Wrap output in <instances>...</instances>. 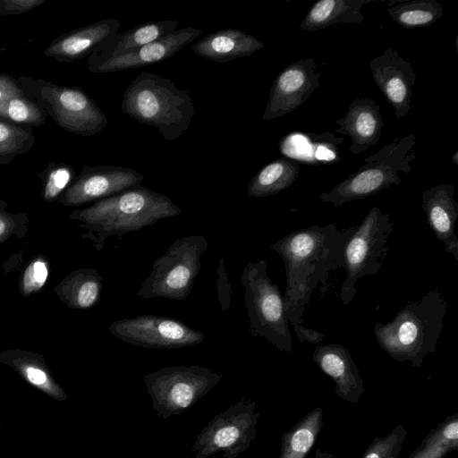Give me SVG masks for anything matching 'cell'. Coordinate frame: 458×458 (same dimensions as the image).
Returning <instances> with one entry per match:
<instances>
[{
    "label": "cell",
    "instance_id": "cell-34",
    "mask_svg": "<svg viewBox=\"0 0 458 458\" xmlns=\"http://www.w3.org/2000/svg\"><path fill=\"white\" fill-rule=\"evenodd\" d=\"M8 204L0 199V244L11 238L21 240L30 227V216L26 212L13 213L7 210Z\"/></svg>",
    "mask_w": 458,
    "mask_h": 458
},
{
    "label": "cell",
    "instance_id": "cell-18",
    "mask_svg": "<svg viewBox=\"0 0 458 458\" xmlns=\"http://www.w3.org/2000/svg\"><path fill=\"white\" fill-rule=\"evenodd\" d=\"M455 186L450 183L436 185L422 192V209L427 222L445 251L458 261V237L454 233L458 218V202L454 199Z\"/></svg>",
    "mask_w": 458,
    "mask_h": 458
},
{
    "label": "cell",
    "instance_id": "cell-40",
    "mask_svg": "<svg viewBox=\"0 0 458 458\" xmlns=\"http://www.w3.org/2000/svg\"><path fill=\"white\" fill-rule=\"evenodd\" d=\"M451 160L455 165H458V150H455L454 152V154L451 157Z\"/></svg>",
    "mask_w": 458,
    "mask_h": 458
},
{
    "label": "cell",
    "instance_id": "cell-35",
    "mask_svg": "<svg viewBox=\"0 0 458 458\" xmlns=\"http://www.w3.org/2000/svg\"><path fill=\"white\" fill-rule=\"evenodd\" d=\"M217 282H216V291H217V299L220 304V309L222 312H225L229 307L231 306L232 297H233V289L231 283L228 278V273L225 267V261L223 258L219 260V265L217 267Z\"/></svg>",
    "mask_w": 458,
    "mask_h": 458
},
{
    "label": "cell",
    "instance_id": "cell-21",
    "mask_svg": "<svg viewBox=\"0 0 458 458\" xmlns=\"http://www.w3.org/2000/svg\"><path fill=\"white\" fill-rule=\"evenodd\" d=\"M264 43L251 34L237 29H223L208 34L191 48L200 57L219 62L248 56L264 47Z\"/></svg>",
    "mask_w": 458,
    "mask_h": 458
},
{
    "label": "cell",
    "instance_id": "cell-16",
    "mask_svg": "<svg viewBox=\"0 0 458 458\" xmlns=\"http://www.w3.org/2000/svg\"><path fill=\"white\" fill-rule=\"evenodd\" d=\"M202 30L194 27L177 29L170 35L134 50L106 58H91L89 71L98 73L120 72L154 64L178 53Z\"/></svg>",
    "mask_w": 458,
    "mask_h": 458
},
{
    "label": "cell",
    "instance_id": "cell-36",
    "mask_svg": "<svg viewBox=\"0 0 458 458\" xmlns=\"http://www.w3.org/2000/svg\"><path fill=\"white\" fill-rule=\"evenodd\" d=\"M47 0H0V15H18L39 6Z\"/></svg>",
    "mask_w": 458,
    "mask_h": 458
},
{
    "label": "cell",
    "instance_id": "cell-1",
    "mask_svg": "<svg viewBox=\"0 0 458 458\" xmlns=\"http://www.w3.org/2000/svg\"><path fill=\"white\" fill-rule=\"evenodd\" d=\"M355 228L340 229L335 224L311 225L293 231L270 246L284 264V314L301 343L318 344L324 338L323 333L304 327L305 306L318 287L327 289L330 273L344 267V247Z\"/></svg>",
    "mask_w": 458,
    "mask_h": 458
},
{
    "label": "cell",
    "instance_id": "cell-5",
    "mask_svg": "<svg viewBox=\"0 0 458 458\" xmlns=\"http://www.w3.org/2000/svg\"><path fill=\"white\" fill-rule=\"evenodd\" d=\"M416 137L409 134L399 137L365 158L363 165L330 191L322 192L319 199L340 207L347 202L375 195L402 182L400 173L411 171L415 160Z\"/></svg>",
    "mask_w": 458,
    "mask_h": 458
},
{
    "label": "cell",
    "instance_id": "cell-23",
    "mask_svg": "<svg viewBox=\"0 0 458 458\" xmlns=\"http://www.w3.org/2000/svg\"><path fill=\"white\" fill-rule=\"evenodd\" d=\"M374 0H320L312 4L300 29L315 31L336 23H361L363 5Z\"/></svg>",
    "mask_w": 458,
    "mask_h": 458
},
{
    "label": "cell",
    "instance_id": "cell-7",
    "mask_svg": "<svg viewBox=\"0 0 458 458\" xmlns=\"http://www.w3.org/2000/svg\"><path fill=\"white\" fill-rule=\"evenodd\" d=\"M208 247V240L202 234L176 239L153 261L151 271L136 295L142 299L185 300L192 290L200 270V258Z\"/></svg>",
    "mask_w": 458,
    "mask_h": 458
},
{
    "label": "cell",
    "instance_id": "cell-26",
    "mask_svg": "<svg viewBox=\"0 0 458 458\" xmlns=\"http://www.w3.org/2000/svg\"><path fill=\"white\" fill-rule=\"evenodd\" d=\"M324 410L317 407L281 437L279 458H306L323 428Z\"/></svg>",
    "mask_w": 458,
    "mask_h": 458
},
{
    "label": "cell",
    "instance_id": "cell-13",
    "mask_svg": "<svg viewBox=\"0 0 458 458\" xmlns=\"http://www.w3.org/2000/svg\"><path fill=\"white\" fill-rule=\"evenodd\" d=\"M143 174L134 169L110 165H85L57 202L79 207L141 185Z\"/></svg>",
    "mask_w": 458,
    "mask_h": 458
},
{
    "label": "cell",
    "instance_id": "cell-22",
    "mask_svg": "<svg viewBox=\"0 0 458 458\" xmlns=\"http://www.w3.org/2000/svg\"><path fill=\"white\" fill-rule=\"evenodd\" d=\"M103 279L95 268H78L66 275L54 287V293L68 308L88 310L98 303Z\"/></svg>",
    "mask_w": 458,
    "mask_h": 458
},
{
    "label": "cell",
    "instance_id": "cell-37",
    "mask_svg": "<svg viewBox=\"0 0 458 458\" xmlns=\"http://www.w3.org/2000/svg\"><path fill=\"white\" fill-rule=\"evenodd\" d=\"M20 96H23V91L16 81L9 75L0 74V102Z\"/></svg>",
    "mask_w": 458,
    "mask_h": 458
},
{
    "label": "cell",
    "instance_id": "cell-11",
    "mask_svg": "<svg viewBox=\"0 0 458 458\" xmlns=\"http://www.w3.org/2000/svg\"><path fill=\"white\" fill-rule=\"evenodd\" d=\"M38 95L47 114L63 129L74 134H97L108 123L106 114L81 88L43 81Z\"/></svg>",
    "mask_w": 458,
    "mask_h": 458
},
{
    "label": "cell",
    "instance_id": "cell-38",
    "mask_svg": "<svg viewBox=\"0 0 458 458\" xmlns=\"http://www.w3.org/2000/svg\"><path fill=\"white\" fill-rule=\"evenodd\" d=\"M313 458H337V457L334 454H332L329 450L322 451L319 448H317Z\"/></svg>",
    "mask_w": 458,
    "mask_h": 458
},
{
    "label": "cell",
    "instance_id": "cell-31",
    "mask_svg": "<svg viewBox=\"0 0 458 458\" xmlns=\"http://www.w3.org/2000/svg\"><path fill=\"white\" fill-rule=\"evenodd\" d=\"M49 272V259L45 255L32 258L21 274L18 285L20 295L27 298L39 293L48 279Z\"/></svg>",
    "mask_w": 458,
    "mask_h": 458
},
{
    "label": "cell",
    "instance_id": "cell-25",
    "mask_svg": "<svg viewBox=\"0 0 458 458\" xmlns=\"http://www.w3.org/2000/svg\"><path fill=\"white\" fill-rule=\"evenodd\" d=\"M300 165L296 160L281 157L261 168L250 181L249 197L265 198L290 187L298 178Z\"/></svg>",
    "mask_w": 458,
    "mask_h": 458
},
{
    "label": "cell",
    "instance_id": "cell-19",
    "mask_svg": "<svg viewBox=\"0 0 458 458\" xmlns=\"http://www.w3.org/2000/svg\"><path fill=\"white\" fill-rule=\"evenodd\" d=\"M120 22L105 19L72 30L55 38L44 54L59 61L72 62L108 45L119 33Z\"/></svg>",
    "mask_w": 458,
    "mask_h": 458
},
{
    "label": "cell",
    "instance_id": "cell-39",
    "mask_svg": "<svg viewBox=\"0 0 458 458\" xmlns=\"http://www.w3.org/2000/svg\"><path fill=\"white\" fill-rule=\"evenodd\" d=\"M14 157H6L0 155V165H6L11 162Z\"/></svg>",
    "mask_w": 458,
    "mask_h": 458
},
{
    "label": "cell",
    "instance_id": "cell-28",
    "mask_svg": "<svg viewBox=\"0 0 458 458\" xmlns=\"http://www.w3.org/2000/svg\"><path fill=\"white\" fill-rule=\"evenodd\" d=\"M386 13L400 26L411 29L432 25L443 17L444 8L436 0L395 1Z\"/></svg>",
    "mask_w": 458,
    "mask_h": 458
},
{
    "label": "cell",
    "instance_id": "cell-3",
    "mask_svg": "<svg viewBox=\"0 0 458 458\" xmlns=\"http://www.w3.org/2000/svg\"><path fill=\"white\" fill-rule=\"evenodd\" d=\"M446 308L442 293L428 290L419 301L408 302L388 323L375 324L379 347L394 360L420 369L425 357L437 350Z\"/></svg>",
    "mask_w": 458,
    "mask_h": 458
},
{
    "label": "cell",
    "instance_id": "cell-20",
    "mask_svg": "<svg viewBox=\"0 0 458 458\" xmlns=\"http://www.w3.org/2000/svg\"><path fill=\"white\" fill-rule=\"evenodd\" d=\"M380 108L371 98H356L349 105L344 116L335 122L339 125L335 132L351 139L352 154L359 155L379 141L384 126Z\"/></svg>",
    "mask_w": 458,
    "mask_h": 458
},
{
    "label": "cell",
    "instance_id": "cell-30",
    "mask_svg": "<svg viewBox=\"0 0 458 458\" xmlns=\"http://www.w3.org/2000/svg\"><path fill=\"white\" fill-rule=\"evenodd\" d=\"M34 144L30 130L0 120V155L15 157L29 152Z\"/></svg>",
    "mask_w": 458,
    "mask_h": 458
},
{
    "label": "cell",
    "instance_id": "cell-29",
    "mask_svg": "<svg viewBox=\"0 0 458 458\" xmlns=\"http://www.w3.org/2000/svg\"><path fill=\"white\" fill-rule=\"evenodd\" d=\"M47 112L24 96L0 102V117L13 123L40 126L46 123Z\"/></svg>",
    "mask_w": 458,
    "mask_h": 458
},
{
    "label": "cell",
    "instance_id": "cell-6",
    "mask_svg": "<svg viewBox=\"0 0 458 458\" xmlns=\"http://www.w3.org/2000/svg\"><path fill=\"white\" fill-rule=\"evenodd\" d=\"M240 280L244 288L250 334L265 338L281 352L293 353V340L284 314L283 296L268 276L267 262L263 259L248 262Z\"/></svg>",
    "mask_w": 458,
    "mask_h": 458
},
{
    "label": "cell",
    "instance_id": "cell-17",
    "mask_svg": "<svg viewBox=\"0 0 458 458\" xmlns=\"http://www.w3.org/2000/svg\"><path fill=\"white\" fill-rule=\"evenodd\" d=\"M312 361L335 384V394L351 403H358L365 391L363 378L349 350L340 344L317 345Z\"/></svg>",
    "mask_w": 458,
    "mask_h": 458
},
{
    "label": "cell",
    "instance_id": "cell-15",
    "mask_svg": "<svg viewBox=\"0 0 458 458\" xmlns=\"http://www.w3.org/2000/svg\"><path fill=\"white\" fill-rule=\"evenodd\" d=\"M369 67L374 82L393 106L396 118L408 115L417 79L411 64L395 49L386 47L370 61Z\"/></svg>",
    "mask_w": 458,
    "mask_h": 458
},
{
    "label": "cell",
    "instance_id": "cell-12",
    "mask_svg": "<svg viewBox=\"0 0 458 458\" xmlns=\"http://www.w3.org/2000/svg\"><path fill=\"white\" fill-rule=\"evenodd\" d=\"M110 334L119 340L145 348L174 349L202 343L205 335L183 322L156 315L123 318L108 326Z\"/></svg>",
    "mask_w": 458,
    "mask_h": 458
},
{
    "label": "cell",
    "instance_id": "cell-24",
    "mask_svg": "<svg viewBox=\"0 0 458 458\" xmlns=\"http://www.w3.org/2000/svg\"><path fill=\"white\" fill-rule=\"evenodd\" d=\"M177 21H150L118 34L108 45L95 51L92 58H106L130 52L161 39L178 29Z\"/></svg>",
    "mask_w": 458,
    "mask_h": 458
},
{
    "label": "cell",
    "instance_id": "cell-8",
    "mask_svg": "<svg viewBox=\"0 0 458 458\" xmlns=\"http://www.w3.org/2000/svg\"><path fill=\"white\" fill-rule=\"evenodd\" d=\"M394 231L391 214L372 208L348 239L344 251L346 277L340 288V299L347 306L354 299L360 278L377 275L388 253V240Z\"/></svg>",
    "mask_w": 458,
    "mask_h": 458
},
{
    "label": "cell",
    "instance_id": "cell-32",
    "mask_svg": "<svg viewBox=\"0 0 458 458\" xmlns=\"http://www.w3.org/2000/svg\"><path fill=\"white\" fill-rule=\"evenodd\" d=\"M72 168L64 163H51L41 173L42 198L47 202L57 200L74 180Z\"/></svg>",
    "mask_w": 458,
    "mask_h": 458
},
{
    "label": "cell",
    "instance_id": "cell-14",
    "mask_svg": "<svg viewBox=\"0 0 458 458\" xmlns=\"http://www.w3.org/2000/svg\"><path fill=\"white\" fill-rule=\"evenodd\" d=\"M314 58L297 60L274 80L262 119L271 121L300 107L319 86L320 73Z\"/></svg>",
    "mask_w": 458,
    "mask_h": 458
},
{
    "label": "cell",
    "instance_id": "cell-4",
    "mask_svg": "<svg viewBox=\"0 0 458 458\" xmlns=\"http://www.w3.org/2000/svg\"><path fill=\"white\" fill-rule=\"evenodd\" d=\"M121 111L140 123L157 128L169 141L185 133L195 114L188 91L169 78L148 72H140L126 88Z\"/></svg>",
    "mask_w": 458,
    "mask_h": 458
},
{
    "label": "cell",
    "instance_id": "cell-27",
    "mask_svg": "<svg viewBox=\"0 0 458 458\" xmlns=\"http://www.w3.org/2000/svg\"><path fill=\"white\" fill-rule=\"evenodd\" d=\"M458 450V413L432 428L407 458H444Z\"/></svg>",
    "mask_w": 458,
    "mask_h": 458
},
{
    "label": "cell",
    "instance_id": "cell-9",
    "mask_svg": "<svg viewBox=\"0 0 458 458\" xmlns=\"http://www.w3.org/2000/svg\"><path fill=\"white\" fill-rule=\"evenodd\" d=\"M222 376L199 365L171 366L148 372L141 379L153 410L165 420L193 406L218 384Z\"/></svg>",
    "mask_w": 458,
    "mask_h": 458
},
{
    "label": "cell",
    "instance_id": "cell-2",
    "mask_svg": "<svg viewBox=\"0 0 458 458\" xmlns=\"http://www.w3.org/2000/svg\"><path fill=\"white\" fill-rule=\"evenodd\" d=\"M182 213L168 196L140 185L75 209L68 218L80 223L78 226L86 231L81 238L92 242L100 252L110 236L121 239L128 233Z\"/></svg>",
    "mask_w": 458,
    "mask_h": 458
},
{
    "label": "cell",
    "instance_id": "cell-33",
    "mask_svg": "<svg viewBox=\"0 0 458 458\" xmlns=\"http://www.w3.org/2000/svg\"><path fill=\"white\" fill-rule=\"evenodd\" d=\"M407 437L403 424H396L386 436H375L361 458H397Z\"/></svg>",
    "mask_w": 458,
    "mask_h": 458
},
{
    "label": "cell",
    "instance_id": "cell-10",
    "mask_svg": "<svg viewBox=\"0 0 458 458\" xmlns=\"http://www.w3.org/2000/svg\"><path fill=\"white\" fill-rule=\"evenodd\" d=\"M256 402L245 396L216 414L196 436L191 452L194 458H208L222 452L225 458H236L256 438L260 413Z\"/></svg>",
    "mask_w": 458,
    "mask_h": 458
}]
</instances>
